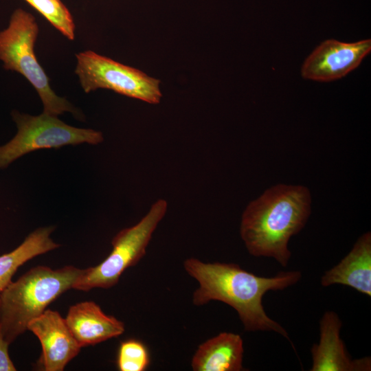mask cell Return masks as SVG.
Segmentation results:
<instances>
[{"instance_id":"cell-1","label":"cell","mask_w":371,"mask_h":371,"mask_svg":"<svg viewBox=\"0 0 371 371\" xmlns=\"http://www.w3.org/2000/svg\"><path fill=\"white\" fill-rule=\"evenodd\" d=\"M183 267L199 283L192 295L194 305L212 300L223 302L237 312L245 330L272 331L290 340L285 328L267 315L262 298L269 291H282L296 284L302 278L300 271L262 277L235 263L203 262L195 258L186 259Z\"/></svg>"},{"instance_id":"cell-2","label":"cell","mask_w":371,"mask_h":371,"mask_svg":"<svg viewBox=\"0 0 371 371\" xmlns=\"http://www.w3.org/2000/svg\"><path fill=\"white\" fill-rule=\"evenodd\" d=\"M311 195L303 186L278 184L266 190L244 210L240 234L249 254L272 258L286 267L291 256L288 244L306 224Z\"/></svg>"},{"instance_id":"cell-3","label":"cell","mask_w":371,"mask_h":371,"mask_svg":"<svg viewBox=\"0 0 371 371\" xmlns=\"http://www.w3.org/2000/svg\"><path fill=\"white\" fill-rule=\"evenodd\" d=\"M85 269L65 266L52 269L38 266L0 293V330L10 344L27 330L28 323L73 285Z\"/></svg>"},{"instance_id":"cell-4","label":"cell","mask_w":371,"mask_h":371,"mask_svg":"<svg viewBox=\"0 0 371 371\" xmlns=\"http://www.w3.org/2000/svg\"><path fill=\"white\" fill-rule=\"evenodd\" d=\"M38 33L34 17L18 8L12 14L8 27L0 32V60L5 69L22 74L34 87L43 104V113L56 115L78 111L51 89L49 78L37 61L34 46Z\"/></svg>"},{"instance_id":"cell-5","label":"cell","mask_w":371,"mask_h":371,"mask_svg":"<svg viewBox=\"0 0 371 371\" xmlns=\"http://www.w3.org/2000/svg\"><path fill=\"white\" fill-rule=\"evenodd\" d=\"M168 204L159 199L135 225L119 232L112 239V251L100 264L85 269L73 289L88 291L94 288L109 289L119 281L128 267L135 266L146 254L153 234L166 214Z\"/></svg>"},{"instance_id":"cell-6","label":"cell","mask_w":371,"mask_h":371,"mask_svg":"<svg viewBox=\"0 0 371 371\" xmlns=\"http://www.w3.org/2000/svg\"><path fill=\"white\" fill-rule=\"evenodd\" d=\"M12 117L18 131L10 142L0 146V169L38 149L58 148L82 143L95 145L103 141L101 132L69 126L56 115L43 113L33 116L14 111Z\"/></svg>"},{"instance_id":"cell-7","label":"cell","mask_w":371,"mask_h":371,"mask_svg":"<svg viewBox=\"0 0 371 371\" xmlns=\"http://www.w3.org/2000/svg\"><path fill=\"white\" fill-rule=\"evenodd\" d=\"M76 58L75 73L85 93L108 89L150 104L160 102L162 94L159 80L92 51L78 53Z\"/></svg>"},{"instance_id":"cell-8","label":"cell","mask_w":371,"mask_h":371,"mask_svg":"<svg viewBox=\"0 0 371 371\" xmlns=\"http://www.w3.org/2000/svg\"><path fill=\"white\" fill-rule=\"evenodd\" d=\"M370 51V38L352 43L326 40L304 60L302 76L317 82L342 78L357 68Z\"/></svg>"},{"instance_id":"cell-9","label":"cell","mask_w":371,"mask_h":371,"mask_svg":"<svg viewBox=\"0 0 371 371\" xmlns=\"http://www.w3.org/2000/svg\"><path fill=\"white\" fill-rule=\"evenodd\" d=\"M39 339L42 354L38 364L45 371H62L81 347L58 312L46 309L27 324Z\"/></svg>"},{"instance_id":"cell-10","label":"cell","mask_w":371,"mask_h":371,"mask_svg":"<svg viewBox=\"0 0 371 371\" xmlns=\"http://www.w3.org/2000/svg\"><path fill=\"white\" fill-rule=\"evenodd\" d=\"M342 322L338 315L326 311L319 321L320 337L313 345L310 371H370L371 359L366 357L352 359L341 339Z\"/></svg>"},{"instance_id":"cell-11","label":"cell","mask_w":371,"mask_h":371,"mask_svg":"<svg viewBox=\"0 0 371 371\" xmlns=\"http://www.w3.org/2000/svg\"><path fill=\"white\" fill-rule=\"evenodd\" d=\"M65 319L81 348L117 337L125 330L122 322L112 315L105 314L101 308L92 301L82 302L71 306Z\"/></svg>"},{"instance_id":"cell-12","label":"cell","mask_w":371,"mask_h":371,"mask_svg":"<svg viewBox=\"0 0 371 371\" xmlns=\"http://www.w3.org/2000/svg\"><path fill=\"white\" fill-rule=\"evenodd\" d=\"M321 284L350 286L371 297V234L359 237L352 249L341 260L321 278Z\"/></svg>"},{"instance_id":"cell-13","label":"cell","mask_w":371,"mask_h":371,"mask_svg":"<svg viewBox=\"0 0 371 371\" xmlns=\"http://www.w3.org/2000/svg\"><path fill=\"white\" fill-rule=\"evenodd\" d=\"M243 353L242 337L223 332L199 346L191 366L194 371H240L243 370Z\"/></svg>"},{"instance_id":"cell-14","label":"cell","mask_w":371,"mask_h":371,"mask_svg":"<svg viewBox=\"0 0 371 371\" xmlns=\"http://www.w3.org/2000/svg\"><path fill=\"white\" fill-rule=\"evenodd\" d=\"M54 227H40L31 232L16 249L0 256V293L12 282L18 268L32 258L59 247L51 238Z\"/></svg>"},{"instance_id":"cell-15","label":"cell","mask_w":371,"mask_h":371,"mask_svg":"<svg viewBox=\"0 0 371 371\" xmlns=\"http://www.w3.org/2000/svg\"><path fill=\"white\" fill-rule=\"evenodd\" d=\"M69 40L75 38L73 18L60 0H25Z\"/></svg>"},{"instance_id":"cell-16","label":"cell","mask_w":371,"mask_h":371,"mask_svg":"<svg viewBox=\"0 0 371 371\" xmlns=\"http://www.w3.org/2000/svg\"><path fill=\"white\" fill-rule=\"evenodd\" d=\"M149 364V352L143 342L130 339L120 343L117 359L119 370L144 371Z\"/></svg>"},{"instance_id":"cell-17","label":"cell","mask_w":371,"mask_h":371,"mask_svg":"<svg viewBox=\"0 0 371 371\" xmlns=\"http://www.w3.org/2000/svg\"><path fill=\"white\" fill-rule=\"evenodd\" d=\"M10 344L4 339L0 330V371H15L16 368L8 354Z\"/></svg>"}]
</instances>
